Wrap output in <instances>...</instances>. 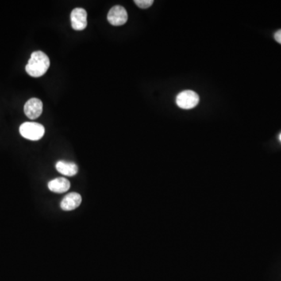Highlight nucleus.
<instances>
[{
	"label": "nucleus",
	"mask_w": 281,
	"mask_h": 281,
	"mask_svg": "<svg viewBox=\"0 0 281 281\" xmlns=\"http://www.w3.org/2000/svg\"><path fill=\"white\" fill-rule=\"evenodd\" d=\"M82 202V196L78 193H70L62 200L60 207L64 211L74 210V209L79 207Z\"/></svg>",
	"instance_id": "0eeeda50"
},
{
	"label": "nucleus",
	"mask_w": 281,
	"mask_h": 281,
	"mask_svg": "<svg viewBox=\"0 0 281 281\" xmlns=\"http://www.w3.org/2000/svg\"><path fill=\"white\" fill-rule=\"evenodd\" d=\"M43 110V102L37 98H31L24 105V113L31 120L39 118L41 116Z\"/></svg>",
	"instance_id": "423d86ee"
},
{
	"label": "nucleus",
	"mask_w": 281,
	"mask_h": 281,
	"mask_svg": "<svg viewBox=\"0 0 281 281\" xmlns=\"http://www.w3.org/2000/svg\"><path fill=\"white\" fill-rule=\"evenodd\" d=\"M49 66V58L47 54L42 51H36L32 54L25 70L30 76L40 78L47 72Z\"/></svg>",
	"instance_id": "f257e3e1"
},
{
	"label": "nucleus",
	"mask_w": 281,
	"mask_h": 281,
	"mask_svg": "<svg viewBox=\"0 0 281 281\" xmlns=\"http://www.w3.org/2000/svg\"><path fill=\"white\" fill-rule=\"evenodd\" d=\"M199 102V96L191 90H185L178 94L176 98L177 105L183 109H190L195 107Z\"/></svg>",
	"instance_id": "7ed1b4c3"
},
{
	"label": "nucleus",
	"mask_w": 281,
	"mask_h": 281,
	"mask_svg": "<svg viewBox=\"0 0 281 281\" xmlns=\"http://www.w3.org/2000/svg\"><path fill=\"white\" fill-rule=\"evenodd\" d=\"M19 131L22 137L31 140H40L45 135V128L39 123H24Z\"/></svg>",
	"instance_id": "f03ea898"
},
{
	"label": "nucleus",
	"mask_w": 281,
	"mask_h": 281,
	"mask_svg": "<svg viewBox=\"0 0 281 281\" xmlns=\"http://www.w3.org/2000/svg\"><path fill=\"white\" fill-rule=\"evenodd\" d=\"M274 39L278 43L281 44V30L276 32L275 35H274Z\"/></svg>",
	"instance_id": "9b49d317"
},
{
	"label": "nucleus",
	"mask_w": 281,
	"mask_h": 281,
	"mask_svg": "<svg viewBox=\"0 0 281 281\" xmlns=\"http://www.w3.org/2000/svg\"><path fill=\"white\" fill-rule=\"evenodd\" d=\"M153 0H135V3L140 9H148L153 4Z\"/></svg>",
	"instance_id": "9d476101"
},
{
	"label": "nucleus",
	"mask_w": 281,
	"mask_h": 281,
	"mask_svg": "<svg viewBox=\"0 0 281 281\" xmlns=\"http://www.w3.org/2000/svg\"><path fill=\"white\" fill-rule=\"evenodd\" d=\"M70 21L73 29L82 31L88 25L87 12L83 8H75L70 14Z\"/></svg>",
	"instance_id": "39448f33"
},
{
	"label": "nucleus",
	"mask_w": 281,
	"mask_h": 281,
	"mask_svg": "<svg viewBox=\"0 0 281 281\" xmlns=\"http://www.w3.org/2000/svg\"><path fill=\"white\" fill-rule=\"evenodd\" d=\"M280 140L281 141V134L280 135Z\"/></svg>",
	"instance_id": "f8f14e48"
},
{
	"label": "nucleus",
	"mask_w": 281,
	"mask_h": 281,
	"mask_svg": "<svg viewBox=\"0 0 281 281\" xmlns=\"http://www.w3.org/2000/svg\"><path fill=\"white\" fill-rule=\"evenodd\" d=\"M128 16L125 8L121 6H115L109 9L107 20L113 26H120L128 21Z\"/></svg>",
	"instance_id": "20e7f679"
},
{
	"label": "nucleus",
	"mask_w": 281,
	"mask_h": 281,
	"mask_svg": "<svg viewBox=\"0 0 281 281\" xmlns=\"http://www.w3.org/2000/svg\"><path fill=\"white\" fill-rule=\"evenodd\" d=\"M48 187L54 193H64L70 189V183L64 178H58L48 182Z\"/></svg>",
	"instance_id": "6e6552de"
},
{
	"label": "nucleus",
	"mask_w": 281,
	"mask_h": 281,
	"mask_svg": "<svg viewBox=\"0 0 281 281\" xmlns=\"http://www.w3.org/2000/svg\"><path fill=\"white\" fill-rule=\"evenodd\" d=\"M56 168L58 172L63 175L73 177L78 174V167L75 163L69 162L59 161L56 164Z\"/></svg>",
	"instance_id": "1a4fd4ad"
}]
</instances>
